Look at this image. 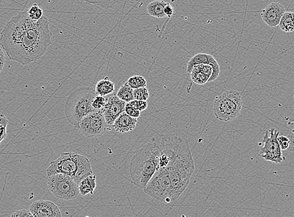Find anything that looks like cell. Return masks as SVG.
<instances>
[{"instance_id": "1", "label": "cell", "mask_w": 294, "mask_h": 217, "mask_svg": "<svg viewBox=\"0 0 294 217\" xmlns=\"http://www.w3.org/2000/svg\"><path fill=\"white\" fill-rule=\"evenodd\" d=\"M51 37L47 17L34 22L26 10L5 25L0 33V46L9 59L26 65L44 56L51 44Z\"/></svg>"}, {"instance_id": "2", "label": "cell", "mask_w": 294, "mask_h": 217, "mask_svg": "<svg viewBox=\"0 0 294 217\" xmlns=\"http://www.w3.org/2000/svg\"><path fill=\"white\" fill-rule=\"evenodd\" d=\"M175 155L167 167L172 185V201L180 197L188 187L194 172L195 164L188 141L178 137H172Z\"/></svg>"}, {"instance_id": "3", "label": "cell", "mask_w": 294, "mask_h": 217, "mask_svg": "<svg viewBox=\"0 0 294 217\" xmlns=\"http://www.w3.org/2000/svg\"><path fill=\"white\" fill-rule=\"evenodd\" d=\"M161 149L156 141L146 143L137 150L130 164V175L132 182L144 189L150 179L159 169Z\"/></svg>"}, {"instance_id": "4", "label": "cell", "mask_w": 294, "mask_h": 217, "mask_svg": "<svg viewBox=\"0 0 294 217\" xmlns=\"http://www.w3.org/2000/svg\"><path fill=\"white\" fill-rule=\"evenodd\" d=\"M63 173L73 178L78 185L83 178L93 174L88 158L77 153L64 152L52 161L47 170L48 176Z\"/></svg>"}, {"instance_id": "5", "label": "cell", "mask_w": 294, "mask_h": 217, "mask_svg": "<svg viewBox=\"0 0 294 217\" xmlns=\"http://www.w3.org/2000/svg\"><path fill=\"white\" fill-rule=\"evenodd\" d=\"M97 96L95 89L82 88L74 91L68 97L65 105L66 118L76 128L79 129V123L83 118L95 111L92 102Z\"/></svg>"}, {"instance_id": "6", "label": "cell", "mask_w": 294, "mask_h": 217, "mask_svg": "<svg viewBox=\"0 0 294 217\" xmlns=\"http://www.w3.org/2000/svg\"><path fill=\"white\" fill-rule=\"evenodd\" d=\"M242 107L240 93L235 91H227L215 98L214 114L218 120L227 122L240 115Z\"/></svg>"}, {"instance_id": "7", "label": "cell", "mask_w": 294, "mask_h": 217, "mask_svg": "<svg viewBox=\"0 0 294 217\" xmlns=\"http://www.w3.org/2000/svg\"><path fill=\"white\" fill-rule=\"evenodd\" d=\"M144 193L162 203H171L172 185L167 168H159L150 179Z\"/></svg>"}, {"instance_id": "8", "label": "cell", "mask_w": 294, "mask_h": 217, "mask_svg": "<svg viewBox=\"0 0 294 217\" xmlns=\"http://www.w3.org/2000/svg\"><path fill=\"white\" fill-rule=\"evenodd\" d=\"M48 177V189L57 198L70 201L80 194L79 185L70 176L57 173Z\"/></svg>"}, {"instance_id": "9", "label": "cell", "mask_w": 294, "mask_h": 217, "mask_svg": "<svg viewBox=\"0 0 294 217\" xmlns=\"http://www.w3.org/2000/svg\"><path fill=\"white\" fill-rule=\"evenodd\" d=\"M108 129L103 110H95L86 115L79 123L82 134L87 138L100 137Z\"/></svg>"}, {"instance_id": "10", "label": "cell", "mask_w": 294, "mask_h": 217, "mask_svg": "<svg viewBox=\"0 0 294 217\" xmlns=\"http://www.w3.org/2000/svg\"><path fill=\"white\" fill-rule=\"evenodd\" d=\"M279 136V132L273 128L266 132L263 137L264 146L261 150L262 158L275 164H281L284 160L282 150L278 140Z\"/></svg>"}, {"instance_id": "11", "label": "cell", "mask_w": 294, "mask_h": 217, "mask_svg": "<svg viewBox=\"0 0 294 217\" xmlns=\"http://www.w3.org/2000/svg\"><path fill=\"white\" fill-rule=\"evenodd\" d=\"M105 97V105L103 110L105 120L108 125H113L118 117L125 112L126 103L118 97L117 94H114V93Z\"/></svg>"}, {"instance_id": "12", "label": "cell", "mask_w": 294, "mask_h": 217, "mask_svg": "<svg viewBox=\"0 0 294 217\" xmlns=\"http://www.w3.org/2000/svg\"><path fill=\"white\" fill-rule=\"evenodd\" d=\"M285 12V8L279 3L273 2L266 6L262 11L261 18L269 27H278L282 16Z\"/></svg>"}, {"instance_id": "13", "label": "cell", "mask_w": 294, "mask_h": 217, "mask_svg": "<svg viewBox=\"0 0 294 217\" xmlns=\"http://www.w3.org/2000/svg\"><path fill=\"white\" fill-rule=\"evenodd\" d=\"M30 210L33 216L56 217L62 216V213L59 207L53 202L44 200L34 202L30 205Z\"/></svg>"}, {"instance_id": "14", "label": "cell", "mask_w": 294, "mask_h": 217, "mask_svg": "<svg viewBox=\"0 0 294 217\" xmlns=\"http://www.w3.org/2000/svg\"><path fill=\"white\" fill-rule=\"evenodd\" d=\"M137 123V118L132 117L124 112L115 121L112 126L117 132L125 134L132 131L136 126Z\"/></svg>"}, {"instance_id": "15", "label": "cell", "mask_w": 294, "mask_h": 217, "mask_svg": "<svg viewBox=\"0 0 294 217\" xmlns=\"http://www.w3.org/2000/svg\"><path fill=\"white\" fill-rule=\"evenodd\" d=\"M198 64H209L214 66L219 65L217 60H216L215 58L211 56V55L199 53L192 57L188 63H187V72L190 74L193 67H194L195 65Z\"/></svg>"}, {"instance_id": "16", "label": "cell", "mask_w": 294, "mask_h": 217, "mask_svg": "<svg viewBox=\"0 0 294 217\" xmlns=\"http://www.w3.org/2000/svg\"><path fill=\"white\" fill-rule=\"evenodd\" d=\"M97 187V178L94 174L88 175L83 178L79 185L80 193L83 196L88 194L93 195Z\"/></svg>"}, {"instance_id": "17", "label": "cell", "mask_w": 294, "mask_h": 217, "mask_svg": "<svg viewBox=\"0 0 294 217\" xmlns=\"http://www.w3.org/2000/svg\"><path fill=\"white\" fill-rule=\"evenodd\" d=\"M167 2L163 0H155L152 2L147 5V13L153 17L157 19L166 18V15L164 13V8H165Z\"/></svg>"}, {"instance_id": "18", "label": "cell", "mask_w": 294, "mask_h": 217, "mask_svg": "<svg viewBox=\"0 0 294 217\" xmlns=\"http://www.w3.org/2000/svg\"><path fill=\"white\" fill-rule=\"evenodd\" d=\"M95 89L97 95L105 97L114 93L115 83L112 82L108 77H105L104 79L100 80L97 83Z\"/></svg>"}, {"instance_id": "19", "label": "cell", "mask_w": 294, "mask_h": 217, "mask_svg": "<svg viewBox=\"0 0 294 217\" xmlns=\"http://www.w3.org/2000/svg\"><path fill=\"white\" fill-rule=\"evenodd\" d=\"M279 27L285 33H290L294 31V12L285 11L282 16Z\"/></svg>"}, {"instance_id": "20", "label": "cell", "mask_w": 294, "mask_h": 217, "mask_svg": "<svg viewBox=\"0 0 294 217\" xmlns=\"http://www.w3.org/2000/svg\"><path fill=\"white\" fill-rule=\"evenodd\" d=\"M117 95L118 97L126 103H129L134 100V89L126 82L121 86Z\"/></svg>"}, {"instance_id": "21", "label": "cell", "mask_w": 294, "mask_h": 217, "mask_svg": "<svg viewBox=\"0 0 294 217\" xmlns=\"http://www.w3.org/2000/svg\"><path fill=\"white\" fill-rule=\"evenodd\" d=\"M190 75H191V79L193 82L198 84V85H204L209 82L210 79L207 75L195 67L193 68L192 71L190 72Z\"/></svg>"}, {"instance_id": "22", "label": "cell", "mask_w": 294, "mask_h": 217, "mask_svg": "<svg viewBox=\"0 0 294 217\" xmlns=\"http://www.w3.org/2000/svg\"><path fill=\"white\" fill-rule=\"evenodd\" d=\"M126 82L134 89L146 87L147 85L146 80L145 78L140 76V75H135V76L131 77Z\"/></svg>"}, {"instance_id": "23", "label": "cell", "mask_w": 294, "mask_h": 217, "mask_svg": "<svg viewBox=\"0 0 294 217\" xmlns=\"http://www.w3.org/2000/svg\"><path fill=\"white\" fill-rule=\"evenodd\" d=\"M28 16L34 22L39 21L43 16V11L39 6L34 4L27 10Z\"/></svg>"}, {"instance_id": "24", "label": "cell", "mask_w": 294, "mask_h": 217, "mask_svg": "<svg viewBox=\"0 0 294 217\" xmlns=\"http://www.w3.org/2000/svg\"><path fill=\"white\" fill-rule=\"evenodd\" d=\"M126 0H91V4L99 6L105 9H109L119 3H123Z\"/></svg>"}, {"instance_id": "25", "label": "cell", "mask_w": 294, "mask_h": 217, "mask_svg": "<svg viewBox=\"0 0 294 217\" xmlns=\"http://www.w3.org/2000/svg\"><path fill=\"white\" fill-rule=\"evenodd\" d=\"M9 121L4 114H0V144L7 137V126Z\"/></svg>"}, {"instance_id": "26", "label": "cell", "mask_w": 294, "mask_h": 217, "mask_svg": "<svg viewBox=\"0 0 294 217\" xmlns=\"http://www.w3.org/2000/svg\"><path fill=\"white\" fill-rule=\"evenodd\" d=\"M134 96L135 100L147 101L150 96L148 89L146 87L134 89Z\"/></svg>"}, {"instance_id": "27", "label": "cell", "mask_w": 294, "mask_h": 217, "mask_svg": "<svg viewBox=\"0 0 294 217\" xmlns=\"http://www.w3.org/2000/svg\"><path fill=\"white\" fill-rule=\"evenodd\" d=\"M105 105V97L100 96V95H97L92 102V106L95 110H103Z\"/></svg>"}, {"instance_id": "28", "label": "cell", "mask_w": 294, "mask_h": 217, "mask_svg": "<svg viewBox=\"0 0 294 217\" xmlns=\"http://www.w3.org/2000/svg\"><path fill=\"white\" fill-rule=\"evenodd\" d=\"M134 109L138 110L140 112L145 111L148 108V103L146 101L134 100L129 102Z\"/></svg>"}, {"instance_id": "29", "label": "cell", "mask_w": 294, "mask_h": 217, "mask_svg": "<svg viewBox=\"0 0 294 217\" xmlns=\"http://www.w3.org/2000/svg\"><path fill=\"white\" fill-rule=\"evenodd\" d=\"M125 112L126 114L134 118H139L140 116V111L135 109L129 103H126L125 105Z\"/></svg>"}, {"instance_id": "30", "label": "cell", "mask_w": 294, "mask_h": 217, "mask_svg": "<svg viewBox=\"0 0 294 217\" xmlns=\"http://www.w3.org/2000/svg\"><path fill=\"white\" fill-rule=\"evenodd\" d=\"M278 140L282 150H285L289 148V139L288 136H279Z\"/></svg>"}, {"instance_id": "31", "label": "cell", "mask_w": 294, "mask_h": 217, "mask_svg": "<svg viewBox=\"0 0 294 217\" xmlns=\"http://www.w3.org/2000/svg\"><path fill=\"white\" fill-rule=\"evenodd\" d=\"M11 216L12 217H32L33 214L31 213L30 210L27 209H22L18 211H16V212H13V213L11 214Z\"/></svg>"}, {"instance_id": "32", "label": "cell", "mask_w": 294, "mask_h": 217, "mask_svg": "<svg viewBox=\"0 0 294 217\" xmlns=\"http://www.w3.org/2000/svg\"><path fill=\"white\" fill-rule=\"evenodd\" d=\"M164 13H165L166 16L169 19H171L174 14V8L169 3H167L166 7L164 8Z\"/></svg>"}, {"instance_id": "33", "label": "cell", "mask_w": 294, "mask_h": 217, "mask_svg": "<svg viewBox=\"0 0 294 217\" xmlns=\"http://www.w3.org/2000/svg\"><path fill=\"white\" fill-rule=\"evenodd\" d=\"M5 52L1 46H0V74L4 68L5 64Z\"/></svg>"}, {"instance_id": "34", "label": "cell", "mask_w": 294, "mask_h": 217, "mask_svg": "<svg viewBox=\"0 0 294 217\" xmlns=\"http://www.w3.org/2000/svg\"><path fill=\"white\" fill-rule=\"evenodd\" d=\"M289 139V146L287 150L290 152H294V135L288 136Z\"/></svg>"}]
</instances>
